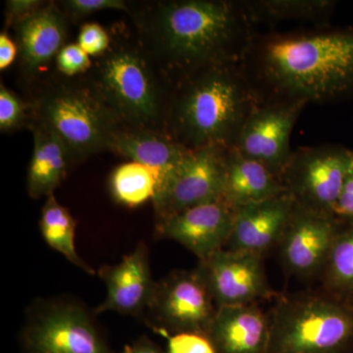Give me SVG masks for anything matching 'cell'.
Here are the masks:
<instances>
[{
    "label": "cell",
    "instance_id": "4dcf8cb0",
    "mask_svg": "<svg viewBox=\"0 0 353 353\" xmlns=\"http://www.w3.org/2000/svg\"><path fill=\"white\" fill-rule=\"evenodd\" d=\"M334 219L340 223L341 227L353 225V158L352 166L345 176L340 197L334 206L333 213Z\"/></svg>",
    "mask_w": 353,
    "mask_h": 353
},
{
    "label": "cell",
    "instance_id": "8fae6325",
    "mask_svg": "<svg viewBox=\"0 0 353 353\" xmlns=\"http://www.w3.org/2000/svg\"><path fill=\"white\" fill-rule=\"evenodd\" d=\"M308 105L301 101L260 102L246 120L234 148L281 179L294 152L292 132Z\"/></svg>",
    "mask_w": 353,
    "mask_h": 353
},
{
    "label": "cell",
    "instance_id": "cb8c5ba5",
    "mask_svg": "<svg viewBox=\"0 0 353 353\" xmlns=\"http://www.w3.org/2000/svg\"><path fill=\"white\" fill-rule=\"evenodd\" d=\"M321 275L325 294L353 306V225L336 234Z\"/></svg>",
    "mask_w": 353,
    "mask_h": 353
},
{
    "label": "cell",
    "instance_id": "4316f807",
    "mask_svg": "<svg viewBox=\"0 0 353 353\" xmlns=\"http://www.w3.org/2000/svg\"><path fill=\"white\" fill-rule=\"evenodd\" d=\"M69 20H81L104 10H119L130 13L131 7L123 0H65L57 2Z\"/></svg>",
    "mask_w": 353,
    "mask_h": 353
},
{
    "label": "cell",
    "instance_id": "ac0fdd59",
    "mask_svg": "<svg viewBox=\"0 0 353 353\" xmlns=\"http://www.w3.org/2000/svg\"><path fill=\"white\" fill-rule=\"evenodd\" d=\"M206 336L217 353H267L270 317L256 304L220 306Z\"/></svg>",
    "mask_w": 353,
    "mask_h": 353
},
{
    "label": "cell",
    "instance_id": "2e32d148",
    "mask_svg": "<svg viewBox=\"0 0 353 353\" xmlns=\"http://www.w3.org/2000/svg\"><path fill=\"white\" fill-rule=\"evenodd\" d=\"M68 21L59 4L46 2L13 25L21 70L27 80H34L66 46Z\"/></svg>",
    "mask_w": 353,
    "mask_h": 353
},
{
    "label": "cell",
    "instance_id": "4fadbf2b",
    "mask_svg": "<svg viewBox=\"0 0 353 353\" xmlns=\"http://www.w3.org/2000/svg\"><path fill=\"white\" fill-rule=\"evenodd\" d=\"M340 223L330 213L294 204L279 245L285 268L299 277L321 273Z\"/></svg>",
    "mask_w": 353,
    "mask_h": 353
},
{
    "label": "cell",
    "instance_id": "9a60e30c",
    "mask_svg": "<svg viewBox=\"0 0 353 353\" xmlns=\"http://www.w3.org/2000/svg\"><path fill=\"white\" fill-rule=\"evenodd\" d=\"M99 276L108 292L105 299L94 308L97 315L112 311L143 318L157 284L152 278L150 252L145 243H139L119 263L101 267Z\"/></svg>",
    "mask_w": 353,
    "mask_h": 353
},
{
    "label": "cell",
    "instance_id": "e0dca14e",
    "mask_svg": "<svg viewBox=\"0 0 353 353\" xmlns=\"http://www.w3.org/2000/svg\"><path fill=\"white\" fill-rule=\"evenodd\" d=\"M289 192L266 201L239 206L227 250L261 255L279 245L294 208Z\"/></svg>",
    "mask_w": 353,
    "mask_h": 353
},
{
    "label": "cell",
    "instance_id": "1f68e13d",
    "mask_svg": "<svg viewBox=\"0 0 353 353\" xmlns=\"http://www.w3.org/2000/svg\"><path fill=\"white\" fill-rule=\"evenodd\" d=\"M41 0H9L6 2V23L13 26L43 6Z\"/></svg>",
    "mask_w": 353,
    "mask_h": 353
},
{
    "label": "cell",
    "instance_id": "f1b7e54d",
    "mask_svg": "<svg viewBox=\"0 0 353 353\" xmlns=\"http://www.w3.org/2000/svg\"><path fill=\"white\" fill-rule=\"evenodd\" d=\"M110 34L102 26L97 23H88L82 26L77 43L83 48L90 57H101L110 46Z\"/></svg>",
    "mask_w": 353,
    "mask_h": 353
},
{
    "label": "cell",
    "instance_id": "30bf717a",
    "mask_svg": "<svg viewBox=\"0 0 353 353\" xmlns=\"http://www.w3.org/2000/svg\"><path fill=\"white\" fill-rule=\"evenodd\" d=\"M352 158L353 150L341 145L299 148L292 152L281 181L297 203L332 214Z\"/></svg>",
    "mask_w": 353,
    "mask_h": 353
},
{
    "label": "cell",
    "instance_id": "8992f818",
    "mask_svg": "<svg viewBox=\"0 0 353 353\" xmlns=\"http://www.w3.org/2000/svg\"><path fill=\"white\" fill-rule=\"evenodd\" d=\"M269 317L267 353L353 352V306L325 292L283 299Z\"/></svg>",
    "mask_w": 353,
    "mask_h": 353
},
{
    "label": "cell",
    "instance_id": "83f0119b",
    "mask_svg": "<svg viewBox=\"0 0 353 353\" xmlns=\"http://www.w3.org/2000/svg\"><path fill=\"white\" fill-rule=\"evenodd\" d=\"M57 71L64 77L85 75L92 66L90 55L77 43L66 44L55 59Z\"/></svg>",
    "mask_w": 353,
    "mask_h": 353
},
{
    "label": "cell",
    "instance_id": "f546056e",
    "mask_svg": "<svg viewBox=\"0 0 353 353\" xmlns=\"http://www.w3.org/2000/svg\"><path fill=\"white\" fill-rule=\"evenodd\" d=\"M167 339L168 353H217L204 334L181 333L167 336Z\"/></svg>",
    "mask_w": 353,
    "mask_h": 353
},
{
    "label": "cell",
    "instance_id": "44dd1931",
    "mask_svg": "<svg viewBox=\"0 0 353 353\" xmlns=\"http://www.w3.org/2000/svg\"><path fill=\"white\" fill-rule=\"evenodd\" d=\"M34 136V150L28 168L27 190L32 199L54 194L72 164L63 143L50 130L30 121Z\"/></svg>",
    "mask_w": 353,
    "mask_h": 353
},
{
    "label": "cell",
    "instance_id": "d6986e66",
    "mask_svg": "<svg viewBox=\"0 0 353 353\" xmlns=\"http://www.w3.org/2000/svg\"><path fill=\"white\" fill-rule=\"evenodd\" d=\"M108 150L152 169L157 173L158 183L190 152L166 132L126 129L114 132Z\"/></svg>",
    "mask_w": 353,
    "mask_h": 353
},
{
    "label": "cell",
    "instance_id": "484cf974",
    "mask_svg": "<svg viewBox=\"0 0 353 353\" xmlns=\"http://www.w3.org/2000/svg\"><path fill=\"white\" fill-rule=\"evenodd\" d=\"M28 106L22 99L3 85L0 87V130L12 132L25 124H30L31 118L28 114Z\"/></svg>",
    "mask_w": 353,
    "mask_h": 353
},
{
    "label": "cell",
    "instance_id": "d6a6232c",
    "mask_svg": "<svg viewBox=\"0 0 353 353\" xmlns=\"http://www.w3.org/2000/svg\"><path fill=\"white\" fill-rule=\"evenodd\" d=\"M18 54V46L8 34H0V69L8 68L13 63Z\"/></svg>",
    "mask_w": 353,
    "mask_h": 353
},
{
    "label": "cell",
    "instance_id": "3957f363",
    "mask_svg": "<svg viewBox=\"0 0 353 353\" xmlns=\"http://www.w3.org/2000/svg\"><path fill=\"white\" fill-rule=\"evenodd\" d=\"M259 103L241 65L213 67L172 88L165 130L189 150L233 148Z\"/></svg>",
    "mask_w": 353,
    "mask_h": 353
},
{
    "label": "cell",
    "instance_id": "603a6c76",
    "mask_svg": "<svg viewBox=\"0 0 353 353\" xmlns=\"http://www.w3.org/2000/svg\"><path fill=\"white\" fill-rule=\"evenodd\" d=\"M76 226L73 216L57 201L54 194L46 197L39 220V229L44 241L78 268L90 275H95L94 269L85 263L77 252Z\"/></svg>",
    "mask_w": 353,
    "mask_h": 353
},
{
    "label": "cell",
    "instance_id": "e575fe53",
    "mask_svg": "<svg viewBox=\"0 0 353 353\" xmlns=\"http://www.w3.org/2000/svg\"><path fill=\"white\" fill-rule=\"evenodd\" d=\"M124 353H132L131 347H126V348H125Z\"/></svg>",
    "mask_w": 353,
    "mask_h": 353
},
{
    "label": "cell",
    "instance_id": "ba28073f",
    "mask_svg": "<svg viewBox=\"0 0 353 353\" xmlns=\"http://www.w3.org/2000/svg\"><path fill=\"white\" fill-rule=\"evenodd\" d=\"M228 150L206 146L190 150L160 181L152 199L157 224L185 209L224 197Z\"/></svg>",
    "mask_w": 353,
    "mask_h": 353
},
{
    "label": "cell",
    "instance_id": "6da1fadb",
    "mask_svg": "<svg viewBox=\"0 0 353 353\" xmlns=\"http://www.w3.org/2000/svg\"><path fill=\"white\" fill-rule=\"evenodd\" d=\"M130 13L172 88L204 70L241 65L257 32L241 0H166Z\"/></svg>",
    "mask_w": 353,
    "mask_h": 353
},
{
    "label": "cell",
    "instance_id": "7a4b0ae2",
    "mask_svg": "<svg viewBox=\"0 0 353 353\" xmlns=\"http://www.w3.org/2000/svg\"><path fill=\"white\" fill-rule=\"evenodd\" d=\"M256 32L241 68L260 102L353 97V26Z\"/></svg>",
    "mask_w": 353,
    "mask_h": 353
},
{
    "label": "cell",
    "instance_id": "7c38bea8",
    "mask_svg": "<svg viewBox=\"0 0 353 353\" xmlns=\"http://www.w3.org/2000/svg\"><path fill=\"white\" fill-rule=\"evenodd\" d=\"M196 271L217 307L255 304L273 296L261 255L223 248L201 260Z\"/></svg>",
    "mask_w": 353,
    "mask_h": 353
},
{
    "label": "cell",
    "instance_id": "52a82bcc",
    "mask_svg": "<svg viewBox=\"0 0 353 353\" xmlns=\"http://www.w3.org/2000/svg\"><path fill=\"white\" fill-rule=\"evenodd\" d=\"M97 313L73 296L37 299L26 312L28 353H110Z\"/></svg>",
    "mask_w": 353,
    "mask_h": 353
},
{
    "label": "cell",
    "instance_id": "5bb4252c",
    "mask_svg": "<svg viewBox=\"0 0 353 353\" xmlns=\"http://www.w3.org/2000/svg\"><path fill=\"white\" fill-rule=\"evenodd\" d=\"M236 208L217 199L185 209L157 224L160 238L175 241L201 260L223 250L233 230Z\"/></svg>",
    "mask_w": 353,
    "mask_h": 353
},
{
    "label": "cell",
    "instance_id": "836d02e7",
    "mask_svg": "<svg viewBox=\"0 0 353 353\" xmlns=\"http://www.w3.org/2000/svg\"><path fill=\"white\" fill-rule=\"evenodd\" d=\"M132 353H162L154 345L148 340L146 338L141 339V340L134 343L131 347Z\"/></svg>",
    "mask_w": 353,
    "mask_h": 353
},
{
    "label": "cell",
    "instance_id": "9c48e42d",
    "mask_svg": "<svg viewBox=\"0 0 353 353\" xmlns=\"http://www.w3.org/2000/svg\"><path fill=\"white\" fill-rule=\"evenodd\" d=\"M217 311L199 272L178 270L158 281L145 321L158 333H196L206 336Z\"/></svg>",
    "mask_w": 353,
    "mask_h": 353
},
{
    "label": "cell",
    "instance_id": "7402d4cb",
    "mask_svg": "<svg viewBox=\"0 0 353 353\" xmlns=\"http://www.w3.org/2000/svg\"><path fill=\"white\" fill-rule=\"evenodd\" d=\"M241 3L255 27L290 21L324 27L330 25L338 6L334 0H241Z\"/></svg>",
    "mask_w": 353,
    "mask_h": 353
},
{
    "label": "cell",
    "instance_id": "277c9868",
    "mask_svg": "<svg viewBox=\"0 0 353 353\" xmlns=\"http://www.w3.org/2000/svg\"><path fill=\"white\" fill-rule=\"evenodd\" d=\"M83 80L120 129L166 132L172 88L139 39H112Z\"/></svg>",
    "mask_w": 353,
    "mask_h": 353
},
{
    "label": "cell",
    "instance_id": "5b68a950",
    "mask_svg": "<svg viewBox=\"0 0 353 353\" xmlns=\"http://www.w3.org/2000/svg\"><path fill=\"white\" fill-rule=\"evenodd\" d=\"M30 106L31 121L61 141L72 164L108 150L111 137L120 129L85 80L50 81Z\"/></svg>",
    "mask_w": 353,
    "mask_h": 353
},
{
    "label": "cell",
    "instance_id": "ffe728a7",
    "mask_svg": "<svg viewBox=\"0 0 353 353\" xmlns=\"http://www.w3.org/2000/svg\"><path fill=\"white\" fill-rule=\"evenodd\" d=\"M287 192L284 183L265 165L245 157L234 146L227 152L224 199L234 208L266 201Z\"/></svg>",
    "mask_w": 353,
    "mask_h": 353
},
{
    "label": "cell",
    "instance_id": "d4e9b609",
    "mask_svg": "<svg viewBox=\"0 0 353 353\" xmlns=\"http://www.w3.org/2000/svg\"><path fill=\"white\" fill-rule=\"evenodd\" d=\"M157 185L158 176L154 171L132 161L115 168L109 182L114 199L128 208H136L152 199Z\"/></svg>",
    "mask_w": 353,
    "mask_h": 353
}]
</instances>
